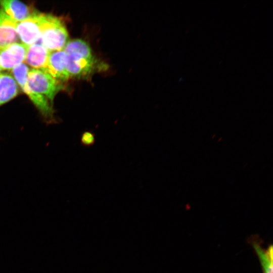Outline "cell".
<instances>
[{"instance_id": "3957f363", "label": "cell", "mask_w": 273, "mask_h": 273, "mask_svg": "<svg viewBox=\"0 0 273 273\" xmlns=\"http://www.w3.org/2000/svg\"><path fill=\"white\" fill-rule=\"evenodd\" d=\"M27 84L31 91L46 97L51 103H53L56 95L63 88V85L46 71L36 69L30 70Z\"/></svg>"}, {"instance_id": "5b68a950", "label": "cell", "mask_w": 273, "mask_h": 273, "mask_svg": "<svg viewBox=\"0 0 273 273\" xmlns=\"http://www.w3.org/2000/svg\"><path fill=\"white\" fill-rule=\"evenodd\" d=\"M28 46L20 42L13 43L0 49V68L2 70H12L23 63L28 49Z\"/></svg>"}, {"instance_id": "9c48e42d", "label": "cell", "mask_w": 273, "mask_h": 273, "mask_svg": "<svg viewBox=\"0 0 273 273\" xmlns=\"http://www.w3.org/2000/svg\"><path fill=\"white\" fill-rule=\"evenodd\" d=\"M0 6L4 11L17 23L23 21L35 13L27 5L16 0L0 1Z\"/></svg>"}, {"instance_id": "30bf717a", "label": "cell", "mask_w": 273, "mask_h": 273, "mask_svg": "<svg viewBox=\"0 0 273 273\" xmlns=\"http://www.w3.org/2000/svg\"><path fill=\"white\" fill-rule=\"evenodd\" d=\"M27 77H23L17 80L16 82L40 112L46 117H51L53 113L52 103L43 96L31 91L27 84Z\"/></svg>"}, {"instance_id": "4fadbf2b", "label": "cell", "mask_w": 273, "mask_h": 273, "mask_svg": "<svg viewBox=\"0 0 273 273\" xmlns=\"http://www.w3.org/2000/svg\"><path fill=\"white\" fill-rule=\"evenodd\" d=\"M81 143L85 147H90L94 145L95 140V134L90 130L83 131L81 135Z\"/></svg>"}, {"instance_id": "6da1fadb", "label": "cell", "mask_w": 273, "mask_h": 273, "mask_svg": "<svg viewBox=\"0 0 273 273\" xmlns=\"http://www.w3.org/2000/svg\"><path fill=\"white\" fill-rule=\"evenodd\" d=\"M63 50L68 57L67 70L70 79H86L107 69V65L96 57L89 45L83 39L68 41Z\"/></svg>"}, {"instance_id": "5bb4252c", "label": "cell", "mask_w": 273, "mask_h": 273, "mask_svg": "<svg viewBox=\"0 0 273 273\" xmlns=\"http://www.w3.org/2000/svg\"><path fill=\"white\" fill-rule=\"evenodd\" d=\"M1 71H2V70H1V68H0V73H1Z\"/></svg>"}, {"instance_id": "7c38bea8", "label": "cell", "mask_w": 273, "mask_h": 273, "mask_svg": "<svg viewBox=\"0 0 273 273\" xmlns=\"http://www.w3.org/2000/svg\"><path fill=\"white\" fill-rule=\"evenodd\" d=\"M19 86L12 75L0 73V105L15 97L18 94Z\"/></svg>"}, {"instance_id": "277c9868", "label": "cell", "mask_w": 273, "mask_h": 273, "mask_svg": "<svg viewBox=\"0 0 273 273\" xmlns=\"http://www.w3.org/2000/svg\"><path fill=\"white\" fill-rule=\"evenodd\" d=\"M43 16V13L35 12L17 23L16 31L22 43L30 46L39 41Z\"/></svg>"}, {"instance_id": "ba28073f", "label": "cell", "mask_w": 273, "mask_h": 273, "mask_svg": "<svg viewBox=\"0 0 273 273\" xmlns=\"http://www.w3.org/2000/svg\"><path fill=\"white\" fill-rule=\"evenodd\" d=\"M50 51L40 42L28 47L25 62L33 69L46 70Z\"/></svg>"}, {"instance_id": "8fae6325", "label": "cell", "mask_w": 273, "mask_h": 273, "mask_svg": "<svg viewBox=\"0 0 273 273\" xmlns=\"http://www.w3.org/2000/svg\"><path fill=\"white\" fill-rule=\"evenodd\" d=\"M250 243L258 256L262 273H272L273 253L272 246L270 245L266 249L262 247L260 241L254 238L250 239Z\"/></svg>"}, {"instance_id": "8992f818", "label": "cell", "mask_w": 273, "mask_h": 273, "mask_svg": "<svg viewBox=\"0 0 273 273\" xmlns=\"http://www.w3.org/2000/svg\"><path fill=\"white\" fill-rule=\"evenodd\" d=\"M67 55L64 50L50 52L46 71L61 83L70 78L67 72Z\"/></svg>"}, {"instance_id": "7a4b0ae2", "label": "cell", "mask_w": 273, "mask_h": 273, "mask_svg": "<svg viewBox=\"0 0 273 273\" xmlns=\"http://www.w3.org/2000/svg\"><path fill=\"white\" fill-rule=\"evenodd\" d=\"M68 37L67 28L62 20L44 14L39 41L50 52L63 50Z\"/></svg>"}, {"instance_id": "52a82bcc", "label": "cell", "mask_w": 273, "mask_h": 273, "mask_svg": "<svg viewBox=\"0 0 273 273\" xmlns=\"http://www.w3.org/2000/svg\"><path fill=\"white\" fill-rule=\"evenodd\" d=\"M17 24L0 8V49L18 42Z\"/></svg>"}]
</instances>
